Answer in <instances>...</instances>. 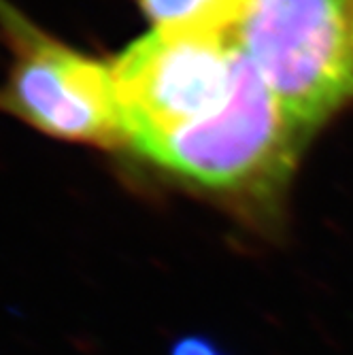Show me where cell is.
<instances>
[{
  "mask_svg": "<svg viewBox=\"0 0 353 355\" xmlns=\"http://www.w3.org/2000/svg\"><path fill=\"white\" fill-rule=\"evenodd\" d=\"M300 137L304 135L236 45L234 81L226 105L137 153L211 189L268 193L292 173Z\"/></svg>",
  "mask_w": 353,
  "mask_h": 355,
  "instance_id": "obj_1",
  "label": "cell"
},
{
  "mask_svg": "<svg viewBox=\"0 0 353 355\" xmlns=\"http://www.w3.org/2000/svg\"><path fill=\"white\" fill-rule=\"evenodd\" d=\"M236 45L302 135L353 96V0H255Z\"/></svg>",
  "mask_w": 353,
  "mask_h": 355,
  "instance_id": "obj_2",
  "label": "cell"
},
{
  "mask_svg": "<svg viewBox=\"0 0 353 355\" xmlns=\"http://www.w3.org/2000/svg\"><path fill=\"white\" fill-rule=\"evenodd\" d=\"M0 35L11 51L0 113L58 141L126 147L111 64L58 41L9 0H0Z\"/></svg>",
  "mask_w": 353,
  "mask_h": 355,
  "instance_id": "obj_3",
  "label": "cell"
},
{
  "mask_svg": "<svg viewBox=\"0 0 353 355\" xmlns=\"http://www.w3.org/2000/svg\"><path fill=\"white\" fill-rule=\"evenodd\" d=\"M236 43L153 30L128 45L111 73L126 147L135 153L219 111L230 98Z\"/></svg>",
  "mask_w": 353,
  "mask_h": 355,
  "instance_id": "obj_4",
  "label": "cell"
},
{
  "mask_svg": "<svg viewBox=\"0 0 353 355\" xmlns=\"http://www.w3.org/2000/svg\"><path fill=\"white\" fill-rule=\"evenodd\" d=\"M255 0H141L157 30L236 43Z\"/></svg>",
  "mask_w": 353,
  "mask_h": 355,
  "instance_id": "obj_5",
  "label": "cell"
},
{
  "mask_svg": "<svg viewBox=\"0 0 353 355\" xmlns=\"http://www.w3.org/2000/svg\"><path fill=\"white\" fill-rule=\"evenodd\" d=\"M171 355H228V353L207 336H185L175 343Z\"/></svg>",
  "mask_w": 353,
  "mask_h": 355,
  "instance_id": "obj_6",
  "label": "cell"
}]
</instances>
